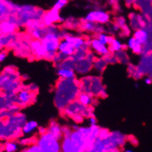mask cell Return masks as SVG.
<instances>
[{
  "mask_svg": "<svg viewBox=\"0 0 152 152\" xmlns=\"http://www.w3.org/2000/svg\"><path fill=\"white\" fill-rule=\"evenodd\" d=\"M80 92V82L77 78L59 79L55 89V106L59 110L63 111L69 103L77 100Z\"/></svg>",
  "mask_w": 152,
  "mask_h": 152,
  "instance_id": "6da1fadb",
  "label": "cell"
},
{
  "mask_svg": "<svg viewBox=\"0 0 152 152\" xmlns=\"http://www.w3.org/2000/svg\"><path fill=\"white\" fill-rule=\"evenodd\" d=\"M60 32L61 29L57 24L45 27V34L41 41L46 52V60H52L58 52L59 43L62 39Z\"/></svg>",
  "mask_w": 152,
  "mask_h": 152,
  "instance_id": "7a4b0ae2",
  "label": "cell"
},
{
  "mask_svg": "<svg viewBox=\"0 0 152 152\" xmlns=\"http://www.w3.org/2000/svg\"><path fill=\"white\" fill-rule=\"evenodd\" d=\"M79 82L81 92L91 94L96 98H105L107 96L106 88L99 76H83Z\"/></svg>",
  "mask_w": 152,
  "mask_h": 152,
  "instance_id": "3957f363",
  "label": "cell"
},
{
  "mask_svg": "<svg viewBox=\"0 0 152 152\" xmlns=\"http://www.w3.org/2000/svg\"><path fill=\"white\" fill-rule=\"evenodd\" d=\"M62 112L65 117L72 119L79 124L83 123L85 118L94 115L93 107L85 106L80 103L77 99L69 103Z\"/></svg>",
  "mask_w": 152,
  "mask_h": 152,
  "instance_id": "277c9868",
  "label": "cell"
},
{
  "mask_svg": "<svg viewBox=\"0 0 152 152\" xmlns=\"http://www.w3.org/2000/svg\"><path fill=\"white\" fill-rule=\"evenodd\" d=\"M17 21L18 26H26L27 22L32 20L42 21L45 11L41 8H38L31 4L18 5L16 9Z\"/></svg>",
  "mask_w": 152,
  "mask_h": 152,
  "instance_id": "5b68a950",
  "label": "cell"
},
{
  "mask_svg": "<svg viewBox=\"0 0 152 152\" xmlns=\"http://www.w3.org/2000/svg\"><path fill=\"white\" fill-rule=\"evenodd\" d=\"M35 144L41 152H61V140L47 132L38 134L35 137Z\"/></svg>",
  "mask_w": 152,
  "mask_h": 152,
  "instance_id": "8992f818",
  "label": "cell"
},
{
  "mask_svg": "<svg viewBox=\"0 0 152 152\" xmlns=\"http://www.w3.org/2000/svg\"><path fill=\"white\" fill-rule=\"evenodd\" d=\"M96 54L91 51H88L86 57L85 59L80 60L75 63V71L76 74L81 76H86L89 74L93 69V63L96 59Z\"/></svg>",
  "mask_w": 152,
  "mask_h": 152,
  "instance_id": "52a82bcc",
  "label": "cell"
},
{
  "mask_svg": "<svg viewBox=\"0 0 152 152\" xmlns=\"http://www.w3.org/2000/svg\"><path fill=\"white\" fill-rule=\"evenodd\" d=\"M83 20L93 21L100 24H107L110 22L111 15L109 12L102 9H97L90 11L85 16Z\"/></svg>",
  "mask_w": 152,
  "mask_h": 152,
  "instance_id": "ba28073f",
  "label": "cell"
},
{
  "mask_svg": "<svg viewBox=\"0 0 152 152\" xmlns=\"http://www.w3.org/2000/svg\"><path fill=\"white\" fill-rule=\"evenodd\" d=\"M35 99H36V94L31 92L27 87L21 88L17 92L15 96V103L18 106L21 107L31 104L35 102Z\"/></svg>",
  "mask_w": 152,
  "mask_h": 152,
  "instance_id": "9c48e42d",
  "label": "cell"
},
{
  "mask_svg": "<svg viewBox=\"0 0 152 152\" xmlns=\"http://www.w3.org/2000/svg\"><path fill=\"white\" fill-rule=\"evenodd\" d=\"M88 43H89V50H91V52H93L99 57H105L111 53L109 46L102 43L96 37L89 38Z\"/></svg>",
  "mask_w": 152,
  "mask_h": 152,
  "instance_id": "30bf717a",
  "label": "cell"
},
{
  "mask_svg": "<svg viewBox=\"0 0 152 152\" xmlns=\"http://www.w3.org/2000/svg\"><path fill=\"white\" fill-rule=\"evenodd\" d=\"M64 20L60 15V10L52 7L51 10L45 12L44 15L42 18V23L45 27H48L53 24H57V23H63Z\"/></svg>",
  "mask_w": 152,
  "mask_h": 152,
  "instance_id": "8fae6325",
  "label": "cell"
},
{
  "mask_svg": "<svg viewBox=\"0 0 152 152\" xmlns=\"http://www.w3.org/2000/svg\"><path fill=\"white\" fill-rule=\"evenodd\" d=\"M63 38L66 39L68 42H69L75 49H78L83 47L89 48L88 39L80 35H75V34L70 33L69 32H67L63 37Z\"/></svg>",
  "mask_w": 152,
  "mask_h": 152,
  "instance_id": "7c38bea8",
  "label": "cell"
},
{
  "mask_svg": "<svg viewBox=\"0 0 152 152\" xmlns=\"http://www.w3.org/2000/svg\"><path fill=\"white\" fill-rule=\"evenodd\" d=\"M80 29L84 32L95 34V35L101 33V32H106V27L104 24H97L93 21H85V20L82 21Z\"/></svg>",
  "mask_w": 152,
  "mask_h": 152,
  "instance_id": "4fadbf2b",
  "label": "cell"
},
{
  "mask_svg": "<svg viewBox=\"0 0 152 152\" xmlns=\"http://www.w3.org/2000/svg\"><path fill=\"white\" fill-rule=\"evenodd\" d=\"M18 27V21L15 16H12L10 19L3 21L0 24V32L4 35L13 34Z\"/></svg>",
  "mask_w": 152,
  "mask_h": 152,
  "instance_id": "5bb4252c",
  "label": "cell"
},
{
  "mask_svg": "<svg viewBox=\"0 0 152 152\" xmlns=\"http://www.w3.org/2000/svg\"><path fill=\"white\" fill-rule=\"evenodd\" d=\"M30 49L31 54L35 58L38 60L45 59L46 52L41 40H32L30 42Z\"/></svg>",
  "mask_w": 152,
  "mask_h": 152,
  "instance_id": "9a60e30c",
  "label": "cell"
},
{
  "mask_svg": "<svg viewBox=\"0 0 152 152\" xmlns=\"http://www.w3.org/2000/svg\"><path fill=\"white\" fill-rule=\"evenodd\" d=\"M75 51L76 49H74V46L69 42L66 41V39L62 38L60 40L58 46V53L64 55L67 58H69V57H71V56L74 55Z\"/></svg>",
  "mask_w": 152,
  "mask_h": 152,
  "instance_id": "2e32d148",
  "label": "cell"
},
{
  "mask_svg": "<svg viewBox=\"0 0 152 152\" xmlns=\"http://www.w3.org/2000/svg\"><path fill=\"white\" fill-rule=\"evenodd\" d=\"M47 132L53 135L56 138L61 140L63 137V126L55 120H52L49 122L47 127Z\"/></svg>",
  "mask_w": 152,
  "mask_h": 152,
  "instance_id": "e0dca14e",
  "label": "cell"
},
{
  "mask_svg": "<svg viewBox=\"0 0 152 152\" xmlns=\"http://www.w3.org/2000/svg\"><path fill=\"white\" fill-rule=\"evenodd\" d=\"M126 47L135 55H141L143 52V46L133 36L128 38L126 43Z\"/></svg>",
  "mask_w": 152,
  "mask_h": 152,
  "instance_id": "ac0fdd59",
  "label": "cell"
},
{
  "mask_svg": "<svg viewBox=\"0 0 152 152\" xmlns=\"http://www.w3.org/2000/svg\"><path fill=\"white\" fill-rule=\"evenodd\" d=\"M77 100L82 104L87 107H94L96 104V98L91 95V94L84 92H80L78 97H77Z\"/></svg>",
  "mask_w": 152,
  "mask_h": 152,
  "instance_id": "d6986e66",
  "label": "cell"
},
{
  "mask_svg": "<svg viewBox=\"0 0 152 152\" xmlns=\"http://www.w3.org/2000/svg\"><path fill=\"white\" fill-rule=\"evenodd\" d=\"M38 127H39V126H38V124L36 121H26L25 124L23 126L21 133L25 136H29L31 134H34L38 129Z\"/></svg>",
  "mask_w": 152,
  "mask_h": 152,
  "instance_id": "ffe728a7",
  "label": "cell"
},
{
  "mask_svg": "<svg viewBox=\"0 0 152 152\" xmlns=\"http://www.w3.org/2000/svg\"><path fill=\"white\" fill-rule=\"evenodd\" d=\"M133 37L142 46L146 44L148 41V38H149L148 31L144 28H140V29L134 30V33H133Z\"/></svg>",
  "mask_w": 152,
  "mask_h": 152,
  "instance_id": "44dd1931",
  "label": "cell"
},
{
  "mask_svg": "<svg viewBox=\"0 0 152 152\" xmlns=\"http://www.w3.org/2000/svg\"><path fill=\"white\" fill-rule=\"evenodd\" d=\"M107 63L104 57H96L93 63V69L95 70L98 74H102L106 69Z\"/></svg>",
  "mask_w": 152,
  "mask_h": 152,
  "instance_id": "7402d4cb",
  "label": "cell"
},
{
  "mask_svg": "<svg viewBox=\"0 0 152 152\" xmlns=\"http://www.w3.org/2000/svg\"><path fill=\"white\" fill-rule=\"evenodd\" d=\"M126 45L124 44V43L118 38H113L110 43L109 44L110 50L111 53H116V52H121V50L124 49Z\"/></svg>",
  "mask_w": 152,
  "mask_h": 152,
  "instance_id": "603a6c76",
  "label": "cell"
},
{
  "mask_svg": "<svg viewBox=\"0 0 152 152\" xmlns=\"http://www.w3.org/2000/svg\"><path fill=\"white\" fill-rule=\"evenodd\" d=\"M57 75L60 79H74L76 78L75 71L69 69H57Z\"/></svg>",
  "mask_w": 152,
  "mask_h": 152,
  "instance_id": "cb8c5ba5",
  "label": "cell"
},
{
  "mask_svg": "<svg viewBox=\"0 0 152 152\" xmlns=\"http://www.w3.org/2000/svg\"><path fill=\"white\" fill-rule=\"evenodd\" d=\"M115 23L121 29V34H124L125 36L128 35L130 32V29L127 24L126 19L123 16H118L115 18Z\"/></svg>",
  "mask_w": 152,
  "mask_h": 152,
  "instance_id": "d4e9b609",
  "label": "cell"
},
{
  "mask_svg": "<svg viewBox=\"0 0 152 152\" xmlns=\"http://www.w3.org/2000/svg\"><path fill=\"white\" fill-rule=\"evenodd\" d=\"M82 21H80L77 18H74V17H69V18H66V19L64 20V24L65 27L66 29H78V28H80V26H81Z\"/></svg>",
  "mask_w": 152,
  "mask_h": 152,
  "instance_id": "484cf974",
  "label": "cell"
},
{
  "mask_svg": "<svg viewBox=\"0 0 152 152\" xmlns=\"http://www.w3.org/2000/svg\"><path fill=\"white\" fill-rule=\"evenodd\" d=\"M88 51H89V48L88 47H83L80 48V49H76L75 52L74 53V55L71 56V58L75 63H77V62L80 61V60L85 59L86 57Z\"/></svg>",
  "mask_w": 152,
  "mask_h": 152,
  "instance_id": "4316f807",
  "label": "cell"
},
{
  "mask_svg": "<svg viewBox=\"0 0 152 152\" xmlns=\"http://www.w3.org/2000/svg\"><path fill=\"white\" fill-rule=\"evenodd\" d=\"M20 144L16 140H9L4 143L3 146L4 152H17L19 149Z\"/></svg>",
  "mask_w": 152,
  "mask_h": 152,
  "instance_id": "83f0119b",
  "label": "cell"
},
{
  "mask_svg": "<svg viewBox=\"0 0 152 152\" xmlns=\"http://www.w3.org/2000/svg\"><path fill=\"white\" fill-rule=\"evenodd\" d=\"M55 66L56 69H69L74 70V68H75V62L71 57H69V58L63 60L60 63L55 65Z\"/></svg>",
  "mask_w": 152,
  "mask_h": 152,
  "instance_id": "f1b7e54d",
  "label": "cell"
},
{
  "mask_svg": "<svg viewBox=\"0 0 152 152\" xmlns=\"http://www.w3.org/2000/svg\"><path fill=\"white\" fill-rule=\"evenodd\" d=\"M96 38L99 41L102 42V43L109 46V44L110 43L113 37H112L110 34L107 33L106 32H104L96 35Z\"/></svg>",
  "mask_w": 152,
  "mask_h": 152,
  "instance_id": "f546056e",
  "label": "cell"
},
{
  "mask_svg": "<svg viewBox=\"0 0 152 152\" xmlns=\"http://www.w3.org/2000/svg\"><path fill=\"white\" fill-rule=\"evenodd\" d=\"M114 54L115 55L116 57H117L118 62H120V63H123V64H128L129 62V56L127 55L126 52H125L124 49Z\"/></svg>",
  "mask_w": 152,
  "mask_h": 152,
  "instance_id": "4dcf8cb0",
  "label": "cell"
},
{
  "mask_svg": "<svg viewBox=\"0 0 152 152\" xmlns=\"http://www.w3.org/2000/svg\"><path fill=\"white\" fill-rule=\"evenodd\" d=\"M20 152H41L40 148L35 143H32L27 146L24 147Z\"/></svg>",
  "mask_w": 152,
  "mask_h": 152,
  "instance_id": "1f68e13d",
  "label": "cell"
},
{
  "mask_svg": "<svg viewBox=\"0 0 152 152\" xmlns=\"http://www.w3.org/2000/svg\"><path fill=\"white\" fill-rule=\"evenodd\" d=\"M69 1L70 0H55V2L54 4L53 7L60 11V10H62L63 7H65L67 5Z\"/></svg>",
  "mask_w": 152,
  "mask_h": 152,
  "instance_id": "d6a6232c",
  "label": "cell"
},
{
  "mask_svg": "<svg viewBox=\"0 0 152 152\" xmlns=\"http://www.w3.org/2000/svg\"><path fill=\"white\" fill-rule=\"evenodd\" d=\"M20 145H23V146H27V145H31L32 143H35V137H24V138L21 139L19 141Z\"/></svg>",
  "mask_w": 152,
  "mask_h": 152,
  "instance_id": "836d02e7",
  "label": "cell"
},
{
  "mask_svg": "<svg viewBox=\"0 0 152 152\" xmlns=\"http://www.w3.org/2000/svg\"><path fill=\"white\" fill-rule=\"evenodd\" d=\"M104 57L105 60L107 63V64H115V63H118L117 57L114 53H110L109 55L105 56Z\"/></svg>",
  "mask_w": 152,
  "mask_h": 152,
  "instance_id": "e575fe53",
  "label": "cell"
},
{
  "mask_svg": "<svg viewBox=\"0 0 152 152\" xmlns=\"http://www.w3.org/2000/svg\"><path fill=\"white\" fill-rule=\"evenodd\" d=\"M109 29H110V32L113 34H117V33H119V32L121 33V28L119 27L115 22L112 24L110 27Z\"/></svg>",
  "mask_w": 152,
  "mask_h": 152,
  "instance_id": "d590c367",
  "label": "cell"
},
{
  "mask_svg": "<svg viewBox=\"0 0 152 152\" xmlns=\"http://www.w3.org/2000/svg\"><path fill=\"white\" fill-rule=\"evenodd\" d=\"M72 128L71 126H63V137L66 136H69L71 133L72 132Z\"/></svg>",
  "mask_w": 152,
  "mask_h": 152,
  "instance_id": "8d00e7d4",
  "label": "cell"
},
{
  "mask_svg": "<svg viewBox=\"0 0 152 152\" xmlns=\"http://www.w3.org/2000/svg\"><path fill=\"white\" fill-rule=\"evenodd\" d=\"M87 120H88V125L91 126H98L97 119L96 118V117L94 115L91 116V117H89L88 118H87Z\"/></svg>",
  "mask_w": 152,
  "mask_h": 152,
  "instance_id": "74e56055",
  "label": "cell"
},
{
  "mask_svg": "<svg viewBox=\"0 0 152 152\" xmlns=\"http://www.w3.org/2000/svg\"><path fill=\"white\" fill-rule=\"evenodd\" d=\"M27 88L31 91V92L34 93V94H36L38 91V86L36 84H30V85L27 86Z\"/></svg>",
  "mask_w": 152,
  "mask_h": 152,
  "instance_id": "f35d334b",
  "label": "cell"
},
{
  "mask_svg": "<svg viewBox=\"0 0 152 152\" xmlns=\"http://www.w3.org/2000/svg\"><path fill=\"white\" fill-rule=\"evenodd\" d=\"M7 52L5 51H0V63L4 62L7 57Z\"/></svg>",
  "mask_w": 152,
  "mask_h": 152,
  "instance_id": "ab89813d",
  "label": "cell"
},
{
  "mask_svg": "<svg viewBox=\"0 0 152 152\" xmlns=\"http://www.w3.org/2000/svg\"><path fill=\"white\" fill-rule=\"evenodd\" d=\"M47 132V127H43V126H39L38 127V134H43V133H46Z\"/></svg>",
  "mask_w": 152,
  "mask_h": 152,
  "instance_id": "60d3db41",
  "label": "cell"
},
{
  "mask_svg": "<svg viewBox=\"0 0 152 152\" xmlns=\"http://www.w3.org/2000/svg\"><path fill=\"white\" fill-rule=\"evenodd\" d=\"M144 83H145L146 85H149L152 84V78L150 77H147L144 79Z\"/></svg>",
  "mask_w": 152,
  "mask_h": 152,
  "instance_id": "b9f144b4",
  "label": "cell"
},
{
  "mask_svg": "<svg viewBox=\"0 0 152 152\" xmlns=\"http://www.w3.org/2000/svg\"><path fill=\"white\" fill-rule=\"evenodd\" d=\"M126 4H128V5H129V4H132L133 3V1H134V0H124Z\"/></svg>",
  "mask_w": 152,
  "mask_h": 152,
  "instance_id": "7bdbcfd3",
  "label": "cell"
},
{
  "mask_svg": "<svg viewBox=\"0 0 152 152\" xmlns=\"http://www.w3.org/2000/svg\"><path fill=\"white\" fill-rule=\"evenodd\" d=\"M120 152H134L132 149H129V148H126V149H124L123 151H121Z\"/></svg>",
  "mask_w": 152,
  "mask_h": 152,
  "instance_id": "ee69618b",
  "label": "cell"
},
{
  "mask_svg": "<svg viewBox=\"0 0 152 152\" xmlns=\"http://www.w3.org/2000/svg\"><path fill=\"white\" fill-rule=\"evenodd\" d=\"M120 149L119 148H116V149H113V150H110V151H107V152H120Z\"/></svg>",
  "mask_w": 152,
  "mask_h": 152,
  "instance_id": "f6af8a7d",
  "label": "cell"
}]
</instances>
